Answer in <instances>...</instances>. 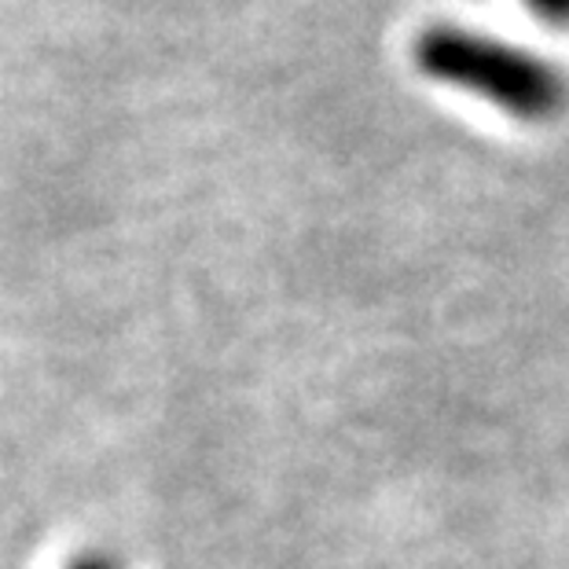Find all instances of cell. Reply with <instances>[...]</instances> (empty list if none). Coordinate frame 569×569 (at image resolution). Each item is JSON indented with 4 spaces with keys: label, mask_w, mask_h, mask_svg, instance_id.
Returning <instances> with one entry per match:
<instances>
[{
    "label": "cell",
    "mask_w": 569,
    "mask_h": 569,
    "mask_svg": "<svg viewBox=\"0 0 569 569\" xmlns=\"http://www.w3.org/2000/svg\"><path fill=\"white\" fill-rule=\"evenodd\" d=\"M411 56L430 81L478 96L526 126L555 122L569 103V78L562 67L492 33L438 22L419 33Z\"/></svg>",
    "instance_id": "obj_1"
},
{
    "label": "cell",
    "mask_w": 569,
    "mask_h": 569,
    "mask_svg": "<svg viewBox=\"0 0 569 569\" xmlns=\"http://www.w3.org/2000/svg\"><path fill=\"white\" fill-rule=\"evenodd\" d=\"M526 8L537 19L548 22V27L569 30V0H526Z\"/></svg>",
    "instance_id": "obj_2"
},
{
    "label": "cell",
    "mask_w": 569,
    "mask_h": 569,
    "mask_svg": "<svg viewBox=\"0 0 569 569\" xmlns=\"http://www.w3.org/2000/svg\"><path fill=\"white\" fill-rule=\"evenodd\" d=\"M74 569H111V566L100 562V559H84V562H78Z\"/></svg>",
    "instance_id": "obj_3"
}]
</instances>
